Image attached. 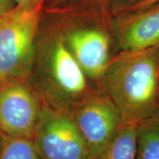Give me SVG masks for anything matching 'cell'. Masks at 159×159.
Listing matches in <instances>:
<instances>
[{"label": "cell", "mask_w": 159, "mask_h": 159, "mask_svg": "<svg viewBox=\"0 0 159 159\" xmlns=\"http://www.w3.org/2000/svg\"><path fill=\"white\" fill-rule=\"evenodd\" d=\"M124 124L137 123L159 109V44L119 51L109 61L99 82Z\"/></svg>", "instance_id": "1"}, {"label": "cell", "mask_w": 159, "mask_h": 159, "mask_svg": "<svg viewBox=\"0 0 159 159\" xmlns=\"http://www.w3.org/2000/svg\"><path fill=\"white\" fill-rule=\"evenodd\" d=\"M57 2H65V1H68V0H56Z\"/></svg>", "instance_id": "17"}, {"label": "cell", "mask_w": 159, "mask_h": 159, "mask_svg": "<svg viewBox=\"0 0 159 159\" xmlns=\"http://www.w3.org/2000/svg\"><path fill=\"white\" fill-rule=\"evenodd\" d=\"M3 16V15H2ZM2 16H0V21H1V19H2Z\"/></svg>", "instance_id": "18"}, {"label": "cell", "mask_w": 159, "mask_h": 159, "mask_svg": "<svg viewBox=\"0 0 159 159\" xmlns=\"http://www.w3.org/2000/svg\"><path fill=\"white\" fill-rule=\"evenodd\" d=\"M136 159H159V109L137 123Z\"/></svg>", "instance_id": "9"}, {"label": "cell", "mask_w": 159, "mask_h": 159, "mask_svg": "<svg viewBox=\"0 0 159 159\" xmlns=\"http://www.w3.org/2000/svg\"><path fill=\"white\" fill-rule=\"evenodd\" d=\"M108 27L114 49L134 51L159 44V3L110 18Z\"/></svg>", "instance_id": "8"}, {"label": "cell", "mask_w": 159, "mask_h": 159, "mask_svg": "<svg viewBox=\"0 0 159 159\" xmlns=\"http://www.w3.org/2000/svg\"><path fill=\"white\" fill-rule=\"evenodd\" d=\"M32 139L41 159H94L70 113L43 106Z\"/></svg>", "instance_id": "4"}, {"label": "cell", "mask_w": 159, "mask_h": 159, "mask_svg": "<svg viewBox=\"0 0 159 159\" xmlns=\"http://www.w3.org/2000/svg\"><path fill=\"white\" fill-rule=\"evenodd\" d=\"M71 115L94 159L124 124L116 105L99 89L85 97Z\"/></svg>", "instance_id": "7"}, {"label": "cell", "mask_w": 159, "mask_h": 159, "mask_svg": "<svg viewBox=\"0 0 159 159\" xmlns=\"http://www.w3.org/2000/svg\"><path fill=\"white\" fill-rule=\"evenodd\" d=\"M2 136V132H1V130H0V142H1Z\"/></svg>", "instance_id": "16"}, {"label": "cell", "mask_w": 159, "mask_h": 159, "mask_svg": "<svg viewBox=\"0 0 159 159\" xmlns=\"http://www.w3.org/2000/svg\"><path fill=\"white\" fill-rule=\"evenodd\" d=\"M46 0L15 5L0 21V80L28 78L34 65Z\"/></svg>", "instance_id": "3"}, {"label": "cell", "mask_w": 159, "mask_h": 159, "mask_svg": "<svg viewBox=\"0 0 159 159\" xmlns=\"http://www.w3.org/2000/svg\"><path fill=\"white\" fill-rule=\"evenodd\" d=\"M142 1L144 0H104L105 8L108 13V17L111 18Z\"/></svg>", "instance_id": "12"}, {"label": "cell", "mask_w": 159, "mask_h": 159, "mask_svg": "<svg viewBox=\"0 0 159 159\" xmlns=\"http://www.w3.org/2000/svg\"><path fill=\"white\" fill-rule=\"evenodd\" d=\"M30 79L43 106L70 114L94 90L57 25L43 34L39 33Z\"/></svg>", "instance_id": "2"}, {"label": "cell", "mask_w": 159, "mask_h": 159, "mask_svg": "<svg viewBox=\"0 0 159 159\" xmlns=\"http://www.w3.org/2000/svg\"><path fill=\"white\" fill-rule=\"evenodd\" d=\"M12 1H13V2L14 3L15 5H19V4L23 3L25 2L28 1V0H12Z\"/></svg>", "instance_id": "15"}, {"label": "cell", "mask_w": 159, "mask_h": 159, "mask_svg": "<svg viewBox=\"0 0 159 159\" xmlns=\"http://www.w3.org/2000/svg\"><path fill=\"white\" fill-rule=\"evenodd\" d=\"M43 105L28 78L0 80V130L32 139Z\"/></svg>", "instance_id": "5"}, {"label": "cell", "mask_w": 159, "mask_h": 159, "mask_svg": "<svg viewBox=\"0 0 159 159\" xmlns=\"http://www.w3.org/2000/svg\"><path fill=\"white\" fill-rule=\"evenodd\" d=\"M14 6V3L12 0H0V16L7 13Z\"/></svg>", "instance_id": "14"}, {"label": "cell", "mask_w": 159, "mask_h": 159, "mask_svg": "<svg viewBox=\"0 0 159 159\" xmlns=\"http://www.w3.org/2000/svg\"><path fill=\"white\" fill-rule=\"evenodd\" d=\"M0 159H41L32 139L2 134Z\"/></svg>", "instance_id": "11"}, {"label": "cell", "mask_w": 159, "mask_h": 159, "mask_svg": "<svg viewBox=\"0 0 159 159\" xmlns=\"http://www.w3.org/2000/svg\"><path fill=\"white\" fill-rule=\"evenodd\" d=\"M137 124H123L94 159H136Z\"/></svg>", "instance_id": "10"}, {"label": "cell", "mask_w": 159, "mask_h": 159, "mask_svg": "<svg viewBox=\"0 0 159 159\" xmlns=\"http://www.w3.org/2000/svg\"><path fill=\"white\" fill-rule=\"evenodd\" d=\"M71 53L82 68L94 89L114 55V47L108 25L105 27L86 25H57Z\"/></svg>", "instance_id": "6"}, {"label": "cell", "mask_w": 159, "mask_h": 159, "mask_svg": "<svg viewBox=\"0 0 159 159\" xmlns=\"http://www.w3.org/2000/svg\"><path fill=\"white\" fill-rule=\"evenodd\" d=\"M159 3V0H144V1L141 2L137 5L133 6V7H130L126 11L122 12L121 13H129V12H133L136 11H139V10H142L147 7H150V6L156 5V4ZM119 13V14H121Z\"/></svg>", "instance_id": "13"}]
</instances>
